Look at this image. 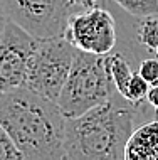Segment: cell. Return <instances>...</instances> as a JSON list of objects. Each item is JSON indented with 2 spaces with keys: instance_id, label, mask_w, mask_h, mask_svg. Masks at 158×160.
Listing matches in <instances>:
<instances>
[{
  "instance_id": "obj_1",
  "label": "cell",
  "mask_w": 158,
  "mask_h": 160,
  "mask_svg": "<svg viewBox=\"0 0 158 160\" xmlns=\"http://www.w3.org/2000/svg\"><path fill=\"white\" fill-rule=\"evenodd\" d=\"M0 125L25 160H69L66 116L57 103L29 88L0 94Z\"/></svg>"
},
{
  "instance_id": "obj_2",
  "label": "cell",
  "mask_w": 158,
  "mask_h": 160,
  "mask_svg": "<svg viewBox=\"0 0 158 160\" xmlns=\"http://www.w3.org/2000/svg\"><path fill=\"white\" fill-rule=\"evenodd\" d=\"M136 108L113 98L76 118H66V152L69 160H125Z\"/></svg>"
},
{
  "instance_id": "obj_3",
  "label": "cell",
  "mask_w": 158,
  "mask_h": 160,
  "mask_svg": "<svg viewBox=\"0 0 158 160\" xmlns=\"http://www.w3.org/2000/svg\"><path fill=\"white\" fill-rule=\"evenodd\" d=\"M114 93L116 88L106 68V56L76 49L69 76L57 98V106L66 118H76L103 105Z\"/></svg>"
},
{
  "instance_id": "obj_4",
  "label": "cell",
  "mask_w": 158,
  "mask_h": 160,
  "mask_svg": "<svg viewBox=\"0 0 158 160\" xmlns=\"http://www.w3.org/2000/svg\"><path fill=\"white\" fill-rule=\"evenodd\" d=\"M76 49L64 36L39 39L29 61L25 88L57 103L69 76Z\"/></svg>"
},
{
  "instance_id": "obj_5",
  "label": "cell",
  "mask_w": 158,
  "mask_h": 160,
  "mask_svg": "<svg viewBox=\"0 0 158 160\" xmlns=\"http://www.w3.org/2000/svg\"><path fill=\"white\" fill-rule=\"evenodd\" d=\"M0 12L36 39L61 37L76 14L69 0H0Z\"/></svg>"
},
{
  "instance_id": "obj_6",
  "label": "cell",
  "mask_w": 158,
  "mask_h": 160,
  "mask_svg": "<svg viewBox=\"0 0 158 160\" xmlns=\"http://www.w3.org/2000/svg\"><path fill=\"white\" fill-rule=\"evenodd\" d=\"M64 37L78 51L108 56L116 46V22L103 7L79 10L69 17Z\"/></svg>"
},
{
  "instance_id": "obj_7",
  "label": "cell",
  "mask_w": 158,
  "mask_h": 160,
  "mask_svg": "<svg viewBox=\"0 0 158 160\" xmlns=\"http://www.w3.org/2000/svg\"><path fill=\"white\" fill-rule=\"evenodd\" d=\"M39 39L7 20L0 41V94L25 88L29 61Z\"/></svg>"
},
{
  "instance_id": "obj_8",
  "label": "cell",
  "mask_w": 158,
  "mask_h": 160,
  "mask_svg": "<svg viewBox=\"0 0 158 160\" xmlns=\"http://www.w3.org/2000/svg\"><path fill=\"white\" fill-rule=\"evenodd\" d=\"M125 160H158V111L156 120L131 133L125 148Z\"/></svg>"
},
{
  "instance_id": "obj_9",
  "label": "cell",
  "mask_w": 158,
  "mask_h": 160,
  "mask_svg": "<svg viewBox=\"0 0 158 160\" xmlns=\"http://www.w3.org/2000/svg\"><path fill=\"white\" fill-rule=\"evenodd\" d=\"M106 68H108L114 88H116V93L121 98H125L126 88L130 84L131 76H133V71H131L128 61L121 54H108L106 56Z\"/></svg>"
},
{
  "instance_id": "obj_10",
  "label": "cell",
  "mask_w": 158,
  "mask_h": 160,
  "mask_svg": "<svg viewBox=\"0 0 158 160\" xmlns=\"http://www.w3.org/2000/svg\"><path fill=\"white\" fill-rule=\"evenodd\" d=\"M136 37L148 51L158 49V15L143 17L136 27Z\"/></svg>"
},
{
  "instance_id": "obj_11",
  "label": "cell",
  "mask_w": 158,
  "mask_h": 160,
  "mask_svg": "<svg viewBox=\"0 0 158 160\" xmlns=\"http://www.w3.org/2000/svg\"><path fill=\"white\" fill-rule=\"evenodd\" d=\"M148 91H150V83H146L140 76V72H133V76L130 79V84L126 88V94L123 99H125L128 105L138 108L143 101H146Z\"/></svg>"
},
{
  "instance_id": "obj_12",
  "label": "cell",
  "mask_w": 158,
  "mask_h": 160,
  "mask_svg": "<svg viewBox=\"0 0 158 160\" xmlns=\"http://www.w3.org/2000/svg\"><path fill=\"white\" fill-rule=\"evenodd\" d=\"M123 10L138 19L158 15V0H114Z\"/></svg>"
},
{
  "instance_id": "obj_13",
  "label": "cell",
  "mask_w": 158,
  "mask_h": 160,
  "mask_svg": "<svg viewBox=\"0 0 158 160\" xmlns=\"http://www.w3.org/2000/svg\"><path fill=\"white\" fill-rule=\"evenodd\" d=\"M0 160H25L2 125H0Z\"/></svg>"
},
{
  "instance_id": "obj_14",
  "label": "cell",
  "mask_w": 158,
  "mask_h": 160,
  "mask_svg": "<svg viewBox=\"0 0 158 160\" xmlns=\"http://www.w3.org/2000/svg\"><path fill=\"white\" fill-rule=\"evenodd\" d=\"M138 72L146 83H150V86H156L158 84V58L141 61Z\"/></svg>"
},
{
  "instance_id": "obj_15",
  "label": "cell",
  "mask_w": 158,
  "mask_h": 160,
  "mask_svg": "<svg viewBox=\"0 0 158 160\" xmlns=\"http://www.w3.org/2000/svg\"><path fill=\"white\" fill-rule=\"evenodd\" d=\"M72 3V7L76 8V12L79 10H86V8L93 7H99V0H69Z\"/></svg>"
},
{
  "instance_id": "obj_16",
  "label": "cell",
  "mask_w": 158,
  "mask_h": 160,
  "mask_svg": "<svg viewBox=\"0 0 158 160\" xmlns=\"http://www.w3.org/2000/svg\"><path fill=\"white\" fill-rule=\"evenodd\" d=\"M146 101L158 111V84L156 86H150V91H148Z\"/></svg>"
},
{
  "instance_id": "obj_17",
  "label": "cell",
  "mask_w": 158,
  "mask_h": 160,
  "mask_svg": "<svg viewBox=\"0 0 158 160\" xmlns=\"http://www.w3.org/2000/svg\"><path fill=\"white\" fill-rule=\"evenodd\" d=\"M7 25V17L0 12V41H2V34H3V29H5Z\"/></svg>"
},
{
  "instance_id": "obj_18",
  "label": "cell",
  "mask_w": 158,
  "mask_h": 160,
  "mask_svg": "<svg viewBox=\"0 0 158 160\" xmlns=\"http://www.w3.org/2000/svg\"><path fill=\"white\" fill-rule=\"evenodd\" d=\"M156 58H158V49H156Z\"/></svg>"
}]
</instances>
